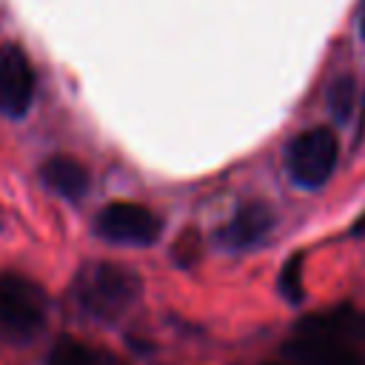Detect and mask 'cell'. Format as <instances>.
<instances>
[{
    "mask_svg": "<svg viewBox=\"0 0 365 365\" xmlns=\"http://www.w3.org/2000/svg\"><path fill=\"white\" fill-rule=\"evenodd\" d=\"M140 297V277L117 262H91L74 279V299L83 314L111 322Z\"/></svg>",
    "mask_w": 365,
    "mask_h": 365,
    "instance_id": "cell-1",
    "label": "cell"
},
{
    "mask_svg": "<svg viewBox=\"0 0 365 365\" xmlns=\"http://www.w3.org/2000/svg\"><path fill=\"white\" fill-rule=\"evenodd\" d=\"M46 294L23 274L0 271V334L11 342H29L46 322Z\"/></svg>",
    "mask_w": 365,
    "mask_h": 365,
    "instance_id": "cell-2",
    "label": "cell"
},
{
    "mask_svg": "<svg viewBox=\"0 0 365 365\" xmlns=\"http://www.w3.org/2000/svg\"><path fill=\"white\" fill-rule=\"evenodd\" d=\"M339 160L336 134L325 125H314L299 131L285 148V171L299 188H319L328 182Z\"/></svg>",
    "mask_w": 365,
    "mask_h": 365,
    "instance_id": "cell-3",
    "label": "cell"
},
{
    "mask_svg": "<svg viewBox=\"0 0 365 365\" xmlns=\"http://www.w3.org/2000/svg\"><path fill=\"white\" fill-rule=\"evenodd\" d=\"M94 231L103 240L117 242V245H151L160 237L163 222L151 208L120 200V202H108L97 214Z\"/></svg>",
    "mask_w": 365,
    "mask_h": 365,
    "instance_id": "cell-4",
    "label": "cell"
},
{
    "mask_svg": "<svg viewBox=\"0 0 365 365\" xmlns=\"http://www.w3.org/2000/svg\"><path fill=\"white\" fill-rule=\"evenodd\" d=\"M34 100V71L29 57L11 46H0V111L6 117H23Z\"/></svg>",
    "mask_w": 365,
    "mask_h": 365,
    "instance_id": "cell-5",
    "label": "cell"
},
{
    "mask_svg": "<svg viewBox=\"0 0 365 365\" xmlns=\"http://www.w3.org/2000/svg\"><path fill=\"white\" fill-rule=\"evenodd\" d=\"M282 354L291 365H365L356 345L319 334H297L282 345Z\"/></svg>",
    "mask_w": 365,
    "mask_h": 365,
    "instance_id": "cell-6",
    "label": "cell"
},
{
    "mask_svg": "<svg viewBox=\"0 0 365 365\" xmlns=\"http://www.w3.org/2000/svg\"><path fill=\"white\" fill-rule=\"evenodd\" d=\"M274 225V211L265 202H245L220 231H217V245L225 251H245L259 245Z\"/></svg>",
    "mask_w": 365,
    "mask_h": 365,
    "instance_id": "cell-7",
    "label": "cell"
},
{
    "mask_svg": "<svg viewBox=\"0 0 365 365\" xmlns=\"http://www.w3.org/2000/svg\"><path fill=\"white\" fill-rule=\"evenodd\" d=\"M299 334H319V336H334L348 345L365 342V311L354 308H334L328 314H314L305 317L297 325Z\"/></svg>",
    "mask_w": 365,
    "mask_h": 365,
    "instance_id": "cell-8",
    "label": "cell"
},
{
    "mask_svg": "<svg viewBox=\"0 0 365 365\" xmlns=\"http://www.w3.org/2000/svg\"><path fill=\"white\" fill-rule=\"evenodd\" d=\"M40 174H43V182L66 200H80L88 191V171L74 157H66V154L48 157L43 163Z\"/></svg>",
    "mask_w": 365,
    "mask_h": 365,
    "instance_id": "cell-9",
    "label": "cell"
},
{
    "mask_svg": "<svg viewBox=\"0 0 365 365\" xmlns=\"http://www.w3.org/2000/svg\"><path fill=\"white\" fill-rule=\"evenodd\" d=\"M48 365H123L120 356H114L106 348L63 336L48 351Z\"/></svg>",
    "mask_w": 365,
    "mask_h": 365,
    "instance_id": "cell-10",
    "label": "cell"
},
{
    "mask_svg": "<svg viewBox=\"0 0 365 365\" xmlns=\"http://www.w3.org/2000/svg\"><path fill=\"white\" fill-rule=\"evenodd\" d=\"M279 291H282V297L288 302H302V297H305V291H302V257H291L282 265Z\"/></svg>",
    "mask_w": 365,
    "mask_h": 365,
    "instance_id": "cell-11",
    "label": "cell"
},
{
    "mask_svg": "<svg viewBox=\"0 0 365 365\" xmlns=\"http://www.w3.org/2000/svg\"><path fill=\"white\" fill-rule=\"evenodd\" d=\"M331 108H334V114L339 117V120H345L348 114H351V100H354V80L351 77H339L334 86H331Z\"/></svg>",
    "mask_w": 365,
    "mask_h": 365,
    "instance_id": "cell-12",
    "label": "cell"
},
{
    "mask_svg": "<svg viewBox=\"0 0 365 365\" xmlns=\"http://www.w3.org/2000/svg\"><path fill=\"white\" fill-rule=\"evenodd\" d=\"M359 29H362V37H365V3H362V17H359Z\"/></svg>",
    "mask_w": 365,
    "mask_h": 365,
    "instance_id": "cell-13",
    "label": "cell"
},
{
    "mask_svg": "<svg viewBox=\"0 0 365 365\" xmlns=\"http://www.w3.org/2000/svg\"><path fill=\"white\" fill-rule=\"evenodd\" d=\"M265 365H291V362L285 359V362H265Z\"/></svg>",
    "mask_w": 365,
    "mask_h": 365,
    "instance_id": "cell-14",
    "label": "cell"
},
{
    "mask_svg": "<svg viewBox=\"0 0 365 365\" xmlns=\"http://www.w3.org/2000/svg\"><path fill=\"white\" fill-rule=\"evenodd\" d=\"M362 111H365V100H362Z\"/></svg>",
    "mask_w": 365,
    "mask_h": 365,
    "instance_id": "cell-15",
    "label": "cell"
}]
</instances>
